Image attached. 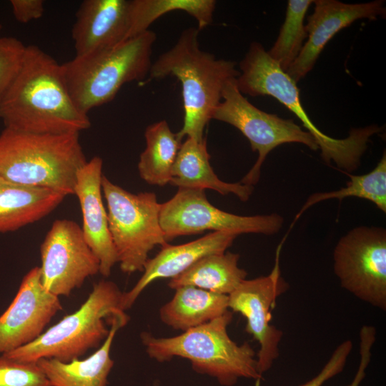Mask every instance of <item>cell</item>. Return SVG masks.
<instances>
[{
  "instance_id": "cell-10",
  "label": "cell",
  "mask_w": 386,
  "mask_h": 386,
  "mask_svg": "<svg viewBox=\"0 0 386 386\" xmlns=\"http://www.w3.org/2000/svg\"><path fill=\"white\" fill-rule=\"evenodd\" d=\"M340 286L359 300L386 310V230L359 226L342 237L333 252Z\"/></svg>"
},
{
  "instance_id": "cell-30",
  "label": "cell",
  "mask_w": 386,
  "mask_h": 386,
  "mask_svg": "<svg viewBox=\"0 0 386 386\" xmlns=\"http://www.w3.org/2000/svg\"><path fill=\"white\" fill-rule=\"evenodd\" d=\"M352 349V342L347 340L341 342L333 351L320 372L310 380L299 386H322L327 380L341 373Z\"/></svg>"
},
{
  "instance_id": "cell-3",
  "label": "cell",
  "mask_w": 386,
  "mask_h": 386,
  "mask_svg": "<svg viewBox=\"0 0 386 386\" xmlns=\"http://www.w3.org/2000/svg\"><path fill=\"white\" fill-rule=\"evenodd\" d=\"M238 89L252 96H271L291 111L315 139L322 159L333 162L348 173L356 170L372 136L382 131L376 124L352 129L347 137L335 139L323 133L312 122L302 106L297 83L269 56L259 42H252L239 63Z\"/></svg>"
},
{
  "instance_id": "cell-31",
  "label": "cell",
  "mask_w": 386,
  "mask_h": 386,
  "mask_svg": "<svg viewBox=\"0 0 386 386\" xmlns=\"http://www.w3.org/2000/svg\"><path fill=\"white\" fill-rule=\"evenodd\" d=\"M375 327L363 325L360 330V362L356 374L351 382L346 386H360L366 376V370L371 361L372 350L376 340Z\"/></svg>"
},
{
  "instance_id": "cell-24",
  "label": "cell",
  "mask_w": 386,
  "mask_h": 386,
  "mask_svg": "<svg viewBox=\"0 0 386 386\" xmlns=\"http://www.w3.org/2000/svg\"><path fill=\"white\" fill-rule=\"evenodd\" d=\"M144 137L146 147L138 163L139 176L149 184L164 186L170 182L182 139L172 132L166 120L149 125Z\"/></svg>"
},
{
  "instance_id": "cell-17",
  "label": "cell",
  "mask_w": 386,
  "mask_h": 386,
  "mask_svg": "<svg viewBox=\"0 0 386 386\" xmlns=\"http://www.w3.org/2000/svg\"><path fill=\"white\" fill-rule=\"evenodd\" d=\"M103 161L94 157L79 170L74 194L82 214L81 230L84 237L99 260V273L110 275L118 262L116 250L109 229L107 212L102 197Z\"/></svg>"
},
{
  "instance_id": "cell-21",
  "label": "cell",
  "mask_w": 386,
  "mask_h": 386,
  "mask_svg": "<svg viewBox=\"0 0 386 386\" xmlns=\"http://www.w3.org/2000/svg\"><path fill=\"white\" fill-rule=\"evenodd\" d=\"M64 197L56 191L18 184L0 176V233L39 221L56 209Z\"/></svg>"
},
{
  "instance_id": "cell-2",
  "label": "cell",
  "mask_w": 386,
  "mask_h": 386,
  "mask_svg": "<svg viewBox=\"0 0 386 386\" xmlns=\"http://www.w3.org/2000/svg\"><path fill=\"white\" fill-rule=\"evenodd\" d=\"M199 32L194 27L184 30L176 44L152 64L149 75L151 79L174 76L180 81L184 122L177 134L182 140L187 137L202 142L224 85L237 78L239 71L236 62L202 50Z\"/></svg>"
},
{
  "instance_id": "cell-8",
  "label": "cell",
  "mask_w": 386,
  "mask_h": 386,
  "mask_svg": "<svg viewBox=\"0 0 386 386\" xmlns=\"http://www.w3.org/2000/svg\"><path fill=\"white\" fill-rule=\"evenodd\" d=\"M109 229L120 269L143 272L149 252L168 242L159 223L160 204L153 192H129L102 177Z\"/></svg>"
},
{
  "instance_id": "cell-26",
  "label": "cell",
  "mask_w": 386,
  "mask_h": 386,
  "mask_svg": "<svg viewBox=\"0 0 386 386\" xmlns=\"http://www.w3.org/2000/svg\"><path fill=\"white\" fill-rule=\"evenodd\" d=\"M350 179L346 186L336 191L316 192L311 194L300 212L294 222L308 208L320 202L336 199L340 201L346 197H355L369 200L383 212H386V153L376 167L370 172L361 175L349 174Z\"/></svg>"
},
{
  "instance_id": "cell-18",
  "label": "cell",
  "mask_w": 386,
  "mask_h": 386,
  "mask_svg": "<svg viewBox=\"0 0 386 386\" xmlns=\"http://www.w3.org/2000/svg\"><path fill=\"white\" fill-rule=\"evenodd\" d=\"M238 235L232 232H213L185 244H164L153 258L147 260L143 274L135 285L129 292H123V309L131 308L139 295L154 281L171 279L203 257L225 252Z\"/></svg>"
},
{
  "instance_id": "cell-28",
  "label": "cell",
  "mask_w": 386,
  "mask_h": 386,
  "mask_svg": "<svg viewBox=\"0 0 386 386\" xmlns=\"http://www.w3.org/2000/svg\"><path fill=\"white\" fill-rule=\"evenodd\" d=\"M0 386H51V385L36 362H21L1 355Z\"/></svg>"
},
{
  "instance_id": "cell-20",
  "label": "cell",
  "mask_w": 386,
  "mask_h": 386,
  "mask_svg": "<svg viewBox=\"0 0 386 386\" xmlns=\"http://www.w3.org/2000/svg\"><path fill=\"white\" fill-rule=\"evenodd\" d=\"M209 159L206 139L199 142L187 137L178 151L169 184L179 188L210 189L222 195L233 194L240 200L247 201L253 186L221 180L211 167Z\"/></svg>"
},
{
  "instance_id": "cell-12",
  "label": "cell",
  "mask_w": 386,
  "mask_h": 386,
  "mask_svg": "<svg viewBox=\"0 0 386 386\" xmlns=\"http://www.w3.org/2000/svg\"><path fill=\"white\" fill-rule=\"evenodd\" d=\"M282 242L276 252L275 263L267 276L244 279L228 295V308L247 320L245 331L259 343L257 367L261 376L279 356L283 332L271 324V311L279 296L289 288L282 277L279 256Z\"/></svg>"
},
{
  "instance_id": "cell-19",
  "label": "cell",
  "mask_w": 386,
  "mask_h": 386,
  "mask_svg": "<svg viewBox=\"0 0 386 386\" xmlns=\"http://www.w3.org/2000/svg\"><path fill=\"white\" fill-rule=\"evenodd\" d=\"M129 316L114 318L109 332L101 346L84 360L69 362L43 358L36 362L51 386H107L108 376L114 366L110 351L117 332L125 326Z\"/></svg>"
},
{
  "instance_id": "cell-11",
  "label": "cell",
  "mask_w": 386,
  "mask_h": 386,
  "mask_svg": "<svg viewBox=\"0 0 386 386\" xmlns=\"http://www.w3.org/2000/svg\"><path fill=\"white\" fill-rule=\"evenodd\" d=\"M283 222L276 213L241 216L224 212L209 202L202 189L179 188L173 197L160 204L159 223L167 242L205 230L271 235L281 229Z\"/></svg>"
},
{
  "instance_id": "cell-4",
  "label": "cell",
  "mask_w": 386,
  "mask_h": 386,
  "mask_svg": "<svg viewBox=\"0 0 386 386\" xmlns=\"http://www.w3.org/2000/svg\"><path fill=\"white\" fill-rule=\"evenodd\" d=\"M86 162L79 133L4 128L0 134V176L13 182L74 194L77 172Z\"/></svg>"
},
{
  "instance_id": "cell-16",
  "label": "cell",
  "mask_w": 386,
  "mask_h": 386,
  "mask_svg": "<svg viewBox=\"0 0 386 386\" xmlns=\"http://www.w3.org/2000/svg\"><path fill=\"white\" fill-rule=\"evenodd\" d=\"M131 0H84L71 30L75 56L111 49L127 39Z\"/></svg>"
},
{
  "instance_id": "cell-23",
  "label": "cell",
  "mask_w": 386,
  "mask_h": 386,
  "mask_svg": "<svg viewBox=\"0 0 386 386\" xmlns=\"http://www.w3.org/2000/svg\"><path fill=\"white\" fill-rule=\"evenodd\" d=\"M239 254L229 252L207 255L171 278L168 286L173 290L182 286H193L229 295L247 276V272L239 267Z\"/></svg>"
},
{
  "instance_id": "cell-32",
  "label": "cell",
  "mask_w": 386,
  "mask_h": 386,
  "mask_svg": "<svg viewBox=\"0 0 386 386\" xmlns=\"http://www.w3.org/2000/svg\"><path fill=\"white\" fill-rule=\"evenodd\" d=\"M10 4L14 18L22 24L41 18L44 12L42 0H11Z\"/></svg>"
},
{
  "instance_id": "cell-1",
  "label": "cell",
  "mask_w": 386,
  "mask_h": 386,
  "mask_svg": "<svg viewBox=\"0 0 386 386\" xmlns=\"http://www.w3.org/2000/svg\"><path fill=\"white\" fill-rule=\"evenodd\" d=\"M5 128L36 134L79 133L91 126L73 102L61 66L36 45L26 47L21 70L0 102Z\"/></svg>"
},
{
  "instance_id": "cell-15",
  "label": "cell",
  "mask_w": 386,
  "mask_h": 386,
  "mask_svg": "<svg viewBox=\"0 0 386 386\" xmlns=\"http://www.w3.org/2000/svg\"><path fill=\"white\" fill-rule=\"evenodd\" d=\"M385 1L345 4L336 0H315L313 13L305 25L307 40L286 73L296 83L313 68L328 41L340 30L354 21L376 19L385 15Z\"/></svg>"
},
{
  "instance_id": "cell-27",
  "label": "cell",
  "mask_w": 386,
  "mask_h": 386,
  "mask_svg": "<svg viewBox=\"0 0 386 386\" xmlns=\"http://www.w3.org/2000/svg\"><path fill=\"white\" fill-rule=\"evenodd\" d=\"M314 1L290 0L285 19L273 46L267 51L269 56L287 71L299 55L307 36L304 19Z\"/></svg>"
},
{
  "instance_id": "cell-6",
  "label": "cell",
  "mask_w": 386,
  "mask_h": 386,
  "mask_svg": "<svg viewBox=\"0 0 386 386\" xmlns=\"http://www.w3.org/2000/svg\"><path fill=\"white\" fill-rule=\"evenodd\" d=\"M123 292L112 281L94 284L86 300L74 312L64 317L32 342L1 355L21 362L43 358L69 362L91 348L101 346L113 320L128 316L122 307Z\"/></svg>"
},
{
  "instance_id": "cell-25",
  "label": "cell",
  "mask_w": 386,
  "mask_h": 386,
  "mask_svg": "<svg viewBox=\"0 0 386 386\" xmlns=\"http://www.w3.org/2000/svg\"><path fill=\"white\" fill-rule=\"evenodd\" d=\"M217 2L214 0H131L127 39L147 30L158 18L173 11H183L197 21L198 29L209 26Z\"/></svg>"
},
{
  "instance_id": "cell-33",
  "label": "cell",
  "mask_w": 386,
  "mask_h": 386,
  "mask_svg": "<svg viewBox=\"0 0 386 386\" xmlns=\"http://www.w3.org/2000/svg\"><path fill=\"white\" fill-rule=\"evenodd\" d=\"M1 28H2V25L0 24V31H1Z\"/></svg>"
},
{
  "instance_id": "cell-7",
  "label": "cell",
  "mask_w": 386,
  "mask_h": 386,
  "mask_svg": "<svg viewBox=\"0 0 386 386\" xmlns=\"http://www.w3.org/2000/svg\"><path fill=\"white\" fill-rule=\"evenodd\" d=\"M156 34L147 30L107 50L75 56L61 66L69 94L84 114L113 100L121 87L149 73Z\"/></svg>"
},
{
  "instance_id": "cell-14",
  "label": "cell",
  "mask_w": 386,
  "mask_h": 386,
  "mask_svg": "<svg viewBox=\"0 0 386 386\" xmlns=\"http://www.w3.org/2000/svg\"><path fill=\"white\" fill-rule=\"evenodd\" d=\"M61 310L59 297L43 286L40 267L31 269L24 277L11 305L0 316V354L34 341Z\"/></svg>"
},
{
  "instance_id": "cell-9",
  "label": "cell",
  "mask_w": 386,
  "mask_h": 386,
  "mask_svg": "<svg viewBox=\"0 0 386 386\" xmlns=\"http://www.w3.org/2000/svg\"><path fill=\"white\" fill-rule=\"evenodd\" d=\"M212 119L236 127L249 140L252 151L258 152L256 162L240 181L244 184L258 182L267 154L282 144L300 143L312 150L319 149L313 137L293 119L267 113L252 104L238 89L237 78L224 85Z\"/></svg>"
},
{
  "instance_id": "cell-13",
  "label": "cell",
  "mask_w": 386,
  "mask_h": 386,
  "mask_svg": "<svg viewBox=\"0 0 386 386\" xmlns=\"http://www.w3.org/2000/svg\"><path fill=\"white\" fill-rule=\"evenodd\" d=\"M40 252L43 286L59 297L69 296L86 278L99 272V259L86 243L81 227L73 220H55Z\"/></svg>"
},
{
  "instance_id": "cell-5",
  "label": "cell",
  "mask_w": 386,
  "mask_h": 386,
  "mask_svg": "<svg viewBox=\"0 0 386 386\" xmlns=\"http://www.w3.org/2000/svg\"><path fill=\"white\" fill-rule=\"evenodd\" d=\"M232 317L228 310L179 335L157 337L143 332L140 337L147 355L157 362L169 361L174 357L187 359L195 372L214 377L224 386H232L239 378L259 383L262 376L257 370L254 350L247 342L238 345L228 335Z\"/></svg>"
},
{
  "instance_id": "cell-29",
  "label": "cell",
  "mask_w": 386,
  "mask_h": 386,
  "mask_svg": "<svg viewBox=\"0 0 386 386\" xmlns=\"http://www.w3.org/2000/svg\"><path fill=\"white\" fill-rule=\"evenodd\" d=\"M26 47L16 37L0 36V102L21 70Z\"/></svg>"
},
{
  "instance_id": "cell-22",
  "label": "cell",
  "mask_w": 386,
  "mask_h": 386,
  "mask_svg": "<svg viewBox=\"0 0 386 386\" xmlns=\"http://www.w3.org/2000/svg\"><path fill=\"white\" fill-rule=\"evenodd\" d=\"M228 310V295L187 285L175 289L173 297L159 309V315L164 324L183 332Z\"/></svg>"
}]
</instances>
